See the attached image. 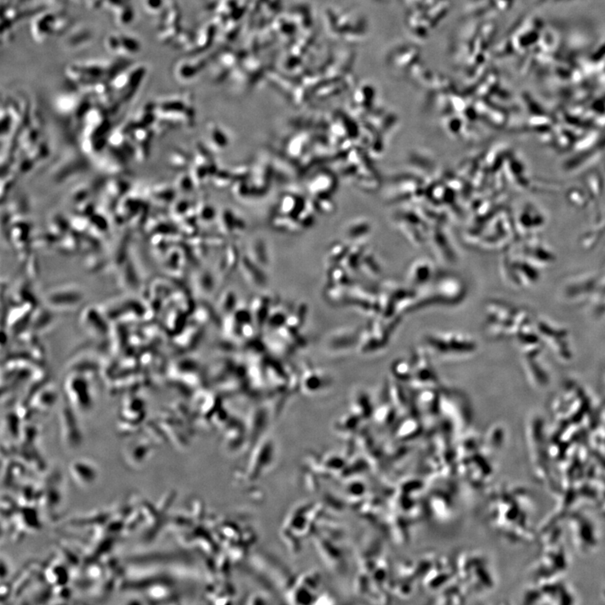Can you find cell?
I'll list each match as a JSON object with an SVG mask.
<instances>
[{
  "label": "cell",
  "mask_w": 605,
  "mask_h": 605,
  "mask_svg": "<svg viewBox=\"0 0 605 605\" xmlns=\"http://www.w3.org/2000/svg\"><path fill=\"white\" fill-rule=\"evenodd\" d=\"M91 463H85V462H75L73 463L71 467V473L73 476V479L75 480L76 482L79 483V485H85L87 486L90 483H93L95 482V479L97 478V471L96 469L92 470L89 472H86L85 471L91 466Z\"/></svg>",
  "instance_id": "cell-1"
}]
</instances>
